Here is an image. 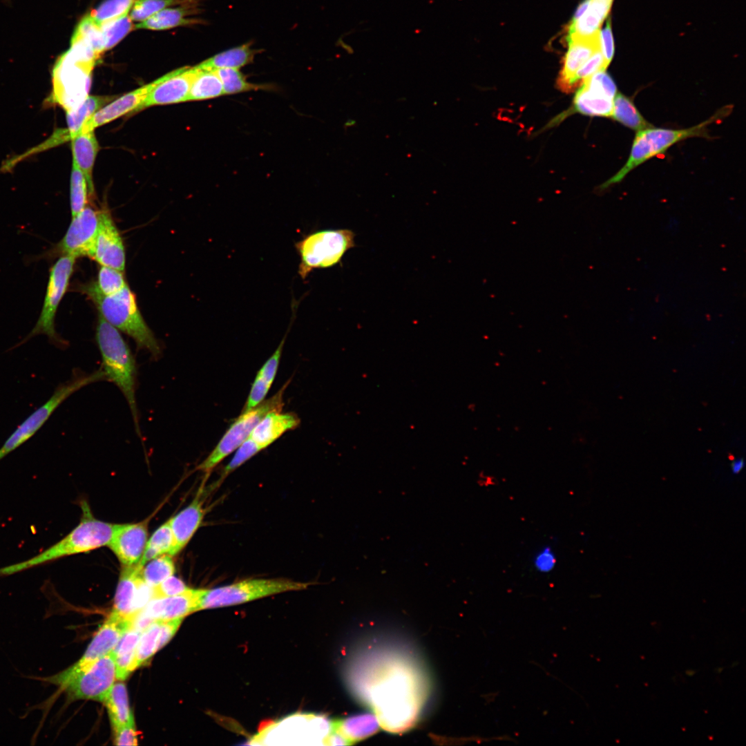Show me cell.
Returning a JSON list of instances; mask_svg holds the SVG:
<instances>
[{"instance_id":"cell-1","label":"cell","mask_w":746,"mask_h":746,"mask_svg":"<svg viewBox=\"0 0 746 746\" xmlns=\"http://www.w3.org/2000/svg\"><path fill=\"white\" fill-rule=\"evenodd\" d=\"M356 685L361 697L374 711L379 725L390 732L410 728L416 722L425 696L420 676L412 666L398 658H385L370 666Z\"/></svg>"},{"instance_id":"cell-2","label":"cell","mask_w":746,"mask_h":746,"mask_svg":"<svg viewBox=\"0 0 746 746\" xmlns=\"http://www.w3.org/2000/svg\"><path fill=\"white\" fill-rule=\"evenodd\" d=\"M81 508L79 523L66 536L32 557L0 568V576L13 575L59 558L108 546L114 524L95 517L85 501L81 502Z\"/></svg>"},{"instance_id":"cell-3","label":"cell","mask_w":746,"mask_h":746,"mask_svg":"<svg viewBox=\"0 0 746 746\" xmlns=\"http://www.w3.org/2000/svg\"><path fill=\"white\" fill-rule=\"evenodd\" d=\"M96 341L106 379L123 393L131 409L135 430L140 435L135 397L137 367L134 356L118 329L100 315L96 327Z\"/></svg>"},{"instance_id":"cell-4","label":"cell","mask_w":746,"mask_h":746,"mask_svg":"<svg viewBox=\"0 0 746 746\" xmlns=\"http://www.w3.org/2000/svg\"><path fill=\"white\" fill-rule=\"evenodd\" d=\"M84 289L108 323L131 337L139 348L148 351L153 358L160 356L162 348L143 318L128 285L110 296L100 294L93 284Z\"/></svg>"},{"instance_id":"cell-5","label":"cell","mask_w":746,"mask_h":746,"mask_svg":"<svg viewBox=\"0 0 746 746\" xmlns=\"http://www.w3.org/2000/svg\"><path fill=\"white\" fill-rule=\"evenodd\" d=\"M731 111L729 106L723 107L708 119L688 128L671 129L651 126L638 131L627 162L600 189L603 190L620 182L633 169L650 158L663 153L678 142L694 137H709L707 126L728 115Z\"/></svg>"},{"instance_id":"cell-6","label":"cell","mask_w":746,"mask_h":746,"mask_svg":"<svg viewBox=\"0 0 746 746\" xmlns=\"http://www.w3.org/2000/svg\"><path fill=\"white\" fill-rule=\"evenodd\" d=\"M309 585V582L283 578H253L213 589H200L198 611L244 604L282 593L305 590Z\"/></svg>"},{"instance_id":"cell-7","label":"cell","mask_w":746,"mask_h":746,"mask_svg":"<svg viewBox=\"0 0 746 746\" xmlns=\"http://www.w3.org/2000/svg\"><path fill=\"white\" fill-rule=\"evenodd\" d=\"M354 246V233L349 229H325L308 233L295 243L300 258L298 273L305 280L315 269L338 264Z\"/></svg>"},{"instance_id":"cell-8","label":"cell","mask_w":746,"mask_h":746,"mask_svg":"<svg viewBox=\"0 0 746 746\" xmlns=\"http://www.w3.org/2000/svg\"><path fill=\"white\" fill-rule=\"evenodd\" d=\"M106 379L102 369L88 375H74L59 385L50 397L31 413L10 435L0 448V460L29 440L70 395L90 383Z\"/></svg>"},{"instance_id":"cell-9","label":"cell","mask_w":746,"mask_h":746,"mask_svg":"<svg viewBox=\"0 0 746 746\" xmlns=\"http://www.w3.org/2000/svg\"><path fill=\"white\" fill-rule=\"evenodd\" d=\"M75 262V257L63 255L50 267L44 300L39 318L30 333L13 348L19 347L31 338L40 334L47 336L50 343L58 347L66 346L67 343L56 332L55 321L58 306L68 288Z\"/></svg>"},{"instance_id":"cell-10","label":"cell","mask_w":746,"mask_h":746,"mask_svg":"<svg viewBox=\"0 0 746 746\" xmlns=\"http://www.w3.org/2000/svg\"><path fill=\"white\" fill-rule=\"evenodd\" d=\"M285 388L271 398L263 401L257 407L243 412L230 425L222 439L207 457L197 467L200 471L209 473L221 461L236 450L247 438L256 424L268 412L281 411Z\"/></svg>"},{"instance_id":"cell-11","label":"cell","mask_w":746,"mask_h":746,"mask_svg":"<svg viewBox=\"0 0 746 746\" xmlns=\"http://www.w3.org/2000/svg\"><path fill=\"white\" fill-rule=\"evenodd\" d=\"M131 626V621L111 612L99 627L84 656L75 664L44 680L61 689L69 680L88 669L102 657L113 651L123 633Z\"/></svg>"},{"instance_id":"cell-12","label":"cell","mask_w":746,"mask_h":746,"mask_svg":"<svg viewBox=\"0 0 746 746\" xmlns=\"http://www.w3.org/2000/svg\"><path fill=\"white\" fill-rule=\"evenodd\" d=\"M116 678V666L111 651L73 678L61 689L65 691L71 700L103 702Z\"/></svg>"},{"instance_id":"cell-13","label":"cell","mask_w":746,"mask_h":746,"mask_svg":"<svg viewBox=\"0 0 746 746\" xmlns=\"http://www.w3.org/2000/svg\"><path fill=\"white\" fill-rule=\"evenodd\" d=\"M576 92L574 111L589 116L611 117L617 87L605 70L585 78Z\"/></svg>"},{"instance_id":"cell-14","label":"cell","mask_w":746,"mask_h":746,"mask_svg":"<svg viewBox=\"0 0 746 746\" xmlns=\"http://www.w3.org/2000/svg\"><path fill=\"white\" fill-rule=\"evenodd\" d=\"M141 568L140 564L122 566L111 611L131 621L153 598L152 588L141 577Z\"/></svg>"},{"instance_id":"cell-15","label":"cell","mask_w":746,"mask_h":746,"mask_svg":"<svg viewBox=\"0 0 746 746\" xmlns=\"http://www.w3.org/2000/svg\"><path fill=\"white\" fill-rule=\"evenodd\" d=\"M99 227V211L90 206L76 214L63 238L58 243L56 250L75 258L87 256L92 258Z\"/></svg>"},{"instance_id":"cell-16","label":"cell","mask_w":746,"mask_h":746,"mask_svg":"<svg viewBox=\"0 0 746 746\" xmlns=\"http://www.w3.org/2000/svg\"><path fill=\"white\" fill-rule=\"evenodd\" d=\"M149 519L133 524H114L107 546L122 566L140 563L148 540Z\"/></svg>"},{"instance_id":"cell-17","label":"cell","mask_w":746,"mask_h":746,"mask_svg":"<svg viewBox=\"0 0 746 746\" xmlns=\"http://www.w3.org/2000/svg\"><path fill=\"white\" fill-rule=\"evenodd\" d=\"M92 259L100 265L121 271L125 268V250L122 236L106 209L99 211V227Z\"/></svg>"},{"instance_id":"cell-18","label":"cell","mask_w":746,"mask_h":746,"mask_svg":"<svg viewBox=\"0 0 746 746\" xmlns=\"http://www.w3.org/2000/svg\"><path fill=\"white\" fill-rule=\"evenodd\" d=\"M195 66L180 68L165 75L164 79L149 93L142 104L135 111L155 105H165L186 101L191 84L198 73Z\"/></svg>"},{"instance_id":"cell-19","label":"cell","mask_w":746,"mask_h":746,"mask_svg":"<svg viewBox=\"0 0 746 746\" xmlns=\"http://www.w3.org/2000/svg\"><path fill=\"white\" fill-rule=\"evenodd\" d=\"M200 589L191 588L186 592L172 597H153L136 615L153 622L183 619L198 611Z\"/></svg>"},{"instance_id":"cell-20","label":"cell","mask_w":746,"mask_h":746,"mask_svg":"<svg viewBox=\"0 0 746 746\" xmlns=\"http://www.w3.org/2000/svg\"><path fill=\"white\" fill-rule=\"evenodd\" d=\"M164 77L165 75L105 105L86 122L80 131H94L98 126L135 111L145 100L150 91Z\"/></svg>"},{"instance_id":"cell-21","label":"cell","mask_w":746,"mask_h":746,"mask_svg":"<svg viewBox=\"0 0 746 746\" xmlns=\"http://www.w3.org/2000/svg\"><path fill=\"white\" fill-rule=\"evenodd\" d=\"M568 48L564 58L563 68L557 85L564 92L572 91L571 81L575 72L598 50H600V31L587 37H567Z\"/></svg>"},{"instance_id":"cell-22","label":"cell","mask_w":746,"mask_h":746,"mask_svg":"<svg viewBox=\"0 0 746 746\" xmlns=\"http://www.w3.org/2000/svg\"><path fill=\"white\" fill-rule=\"evenodd\" d=\"M204 515L203 501L198 495L186 507L169 519L174 537L172 556L178 554L187 545L200 527Z\"/></svg>"},{"instance_id":"cell-23","label":"cell","mask_w":746,"mask_h":746,"mask_svg":"<svg viewBox=\"0 0 746 746\" xmlns=\"http://www.w3.org/2000/svg\"><path fill=\"white\" fill-rule=\"evenodd\" d=\"M300 422L298 417L294 413L271 411L256 424L249 437L263 450L285 432L296 429Z\"/></svg>"},{"instance_id":"cell-24","label":"cell","mask_w":746,"mask_h":746,"mask_svg":"<svg viewBox=\"0 0 746 746\" xmlns=\"http://www.w3.org/2000/svg\"><path fill=\"white\" fill-rule=\"evenodd\" d=\"M199 2L162 10L146 20L135 24L137 29L162 30L200 23L193 18L199 13Z\"/></svg>"},{"instance_id":"cell-25","label":"cell","mask_w":746,"mask_h":746,"mask_svg":"<svg viewBox=\"0 0 746 746\" xmlns=\"http://www.w3.org/2000/svg\"><path fill=\"white\" fill-rule=\"evenodd\" d=\"M73 162L80 169L85 176L88 193L94 195L93 169L97 152L99 149L94 131H79L71 139Z\"/></svg>"},{"instance_id":"cell-26","label":"cell","mask_w":746,"mask_h":746,"mask_svg":"<svg viewBox=\"0 0 746 746\" xmlns=\"http://www.w3.org/2000/svg\"><path fill=\"white\" fill-rule=\"evenodd\" d=\"M379 727L375 715L362 714L332 720V731L341 736L347 745L361 740L376 732Z\"/></svg>"},{"instance_id":"cell-27","label":"cell","mask_w":746,"mask_h":746,"mask_svg":"<svg viewBox=\"0 0 746 746\" xmlns=\"http://www.w3.org/2000/svg\"><path fill=\"white\" fill-rule=\"evenodd\" d=\"M613 0H590L585 12L577 20L571 21L567 37H587L599 31L607 17Z\"/></svg>"},{"instance_id":"cell-28","label":"cell","mask_w":746,"mask_h":746,"mask_svg":"<svg viewBox=\"0 0 746 746\" xmlns=\"http://www.w3.org/2000/svg\"><path fill=\"white\" fill-rule=\"evenodd\" d=\"M141 633L131 627L128 628L113 650L118 680L126 679L137 668L136 649Z\"/></svg>"},{"instance_id":"cell-29","label":"cell","mask_w":746,"mask_h":746,"mask_svg":"<svg viewBox=\"0 0 746 746\" xmlns=\"http://www.w3.org/2000/svg\"><path fill=\"white\" fill-rule=\"evenodd\" d=\"M256 50L246 44L220 52L196 66L201 70H215L220 68H238L245 66L254 60Z\"/></svg>"},{"instance_id":"cell-30","label":"cell","mask_w":746,"mask_h":746,"mask_svg":"<svg viewBox=\"0 0 746 746\" xmlns=\"http://www.w3.org/2000/svg\"><path fill=\"white\" fill-rule=\"evenodd\" d=\"M115 96L87 95L75 108L66 111V132L70 140L82 129L86 122Z\"/></svg>"},{"instance_id":"cell-31","label":"cell","mask_w":746,"mask_h":746,"mask_svg":"<svg viewBox=\"0 0 746 746\" xmlns=\"http://www.w3.org/2000/svg\"><path fill=\"white\" fill-rule=\"evenodd\" d=\"M103 702L106 707L113 729L134 724L126 688L124 683L114 684Z\"/></svg>"},{"instance_id":"cell-32","label":"cell","mask_w":746,"mask_h":746,"mask_svg":"<svg viewBox=\"0 0 746 746\" xmlns=\"http://www.w3.org/2000/svg\"><path fill=\"white\" fill-rule=\"evenodd\" d=\"M611 117L625 126L639 131L651 126L637 109L631 99L619 93L613 99Z\"/></svg>"},{"instance_id":"cell-33","label":"cell","mask_w":746,"mask_h":746,"mask_svg":"<svg viewBox=\"0 0 746 746\" xmlns=\"http://www.w3.org/2000/svg\"><path fill=\"white\" fill-rule=\"evenodd\" d=\"M198 69L186 101L209 99L224 95L222 84L216 72Z\"/></svg>"},{"instance_id":"cell-34","label":"cell","mask_w":746,"mask_h":746,"mask_svg":"<svg viewBox=\"0 0 746 746\" xmlns=\"http://www.w3.org/2000/svg\"><path fill=\"white\" fill-rule=\"evenodd\" d=\"M173 547L174 537L169 519L161 525L147 540L139 564L142 566L149 561L160 555L165 554L171 555Z\"/></svg>"},{"instance_id":"cell-35","label":"cell","mask_w":746,"mask_h":746,"mask_svg":"<svg viewBox=\"0 0 746 746\" xmlns=\"http://www.w3.org/2000/svg\"><path fill=\"white\" fill-rule=\"evenodd\" d=\"M173 556L165 554L157 557L143 565L140 575L143 581L150 587L157 586L175 572Z\"/></svg>"},{"instance_id":"cell-36","label":"cell","mask_w":746,"mask_h":746,"mask_svg":"<svg viewBox=\"0 0 746 746\" xmlns=\"http://www.w3.org/2000/svg\"><path fill=\"white\" fill-rule=\"evenodd\" d=\"M198 2V0H135L129 16L133 21L141 22L165 8Z\"/></svg>"},{"instance_id":"cell-37","label":"cell","mask_w":746,"mask_h":746,"mask_svg":"<svg viewBox=\"0 0 746 746\" xmlns=\"http://www.w3.org/2000/svg\"><path fill=\"white\" fill-rule=\"evenodd\" d=\"M215 71L222 82L224 94L226 95L270 88L265 85L247 82V78L238 68H220Z\"/></svg>"},{"instance_id":"cell-38","label":"cell","mask_w":746,"mask_h":746,"mask_svg":"<svg viewBox=\"0 0 746 746\" xmlns=\"http://www.w3.org/2000/svg\"><path fill=\"white\" fill-rule=\"evenodd\" d=\"M161 620L151 623L142 633L136 649L137 667L143 665L159 649Z\"/></svg>"},{"instance_id":"cell-39","label":"cell","mask_w":746,"mask_h":746,"mask_svg":"<svg viewBox=\"0 0 746 746\" xmlns=\"http://www.w3.org/2000/svg\"><path fill=\"white\" fill-rule=\"evenodd\" d=\"M73 35L87 43L99 58L105 51L101 26L93 19L90 13L82 18Z\"/></svg>"},{"instance_id":"cell-40","label":"cell","mask_w":746,"mask_h":746,"mask_svg":"<svg viewBox=\"0 0 746 746\" xmlns=\"http://www.w3.org/2000/svg\"><path fill=\"white\" fill-rule=\"evenodd\" d=\"M105 51L117 44L135 28L129 12L100 25Z\"/></svg>"},{"instance_id":"cell-41","label":"cell","mask_w":746,"mask_h":746,"mask_svg":"<svg viewBox=\"0 0 746 746\" xmlns=\"http://www.w3.org/2000/svg\"><path fill=\"white\" fill-rule=\"evenodd\" d=\"M88 185L84 175L73 162L70 176V209L72 216L85 208L88 202Z\"/></svg>"},{"instance_id":"cell-42","label":"cell","mask_w":746,"mask_h":746,"mask_svg":"<svg viewBox=\"0 0 746 746\" xmlns=\"http://www.w3.org/2000/svg\"><path fill=\"white\" fill-rule=\"evenodd\" d=\"M135 0H105L90 15L102 25L128 13Z\"/></svg>"},{"instance_id":"cell-43","label":"cell","mask_w":746,"mask_h":746,"mask_svg":"<svg viewBox=\"0 0 746 746\" xmlns=\"http://www.w3.org/2000/svg\"><path fill=\"white\" fill-rule=\"evenodd\" d=\"M93 285L102 295L110 296L120 291L127 284L121 271L101 265L97 283Z\"/></svg>"},{"instance_id":"cell-44","label":"cell","mask_w":746,"mask_h":746,"mask_svg":"<svg viewBox=\"0 0 746 746\" xmlns=\"http://www.w3.org/2000/svg\"><path fill=\"white\" fill-rule=\"evenodd\" d=\"M262 449L250 437L247 438L237 449L232 459L228 463V464L224 468L220 481L226 478L230 473L234 471L237 468L240 467L242 464L245 463L247 460L256 455L258 452Z\"/></svg>"},{"instance_id":"cell-45","label":"cell","mask_w":746,"mask_h":746,"mask_svg":"<svg viewBox=\"0 0 746 746\" xmlns=\"http://www.w3.org/2000/svg\"><path fill=\"white\" fill-rule=\"evenodd\" d=\"M608 66L606 64L600 50L595 52L592 56L575 72L572 81V90L582 81L595 73L605 70Z\"/></svg>"},{"instance_id":"cell-46","label":"cell","mask_w":746,"mask_h":746,"mask_svg":"<svg viewBox=\"0 0 746 746\" xmlns=\"http://www.w3.org/2000/svg\"><path fill=\"white\" fill-rule=\"evenodd\" d=\"M190 589L181 579L173 575L153 588V597L175 596L186 592Z\"/></svg>"},{"instance_id":"cell-47","label":"cell","mask_w":746,"mask_h":746,"mask_svg":"<svg viewBox=\"0 0 746 746\" xmlns=\"http://www.w3.org/2000/svg\"><path fill=\"white\" fill-rule=\"evenodd\" d=\"M270 388L271 385L257 374L242 412L250 410L260 405L264 401Z\"/></svg>"},{"instance_id":"cell-48","label":"cell","mask_w":746,"mask_h":746,"mask_svg":"<svg viewBox=\"0 0 746 746\" xmlns=\"http://www.w3.org/2000/svg\"><path fill=\"white\" fill-rule=\"evenodd\" d=\"M284 341L285 338L280 343L271 356L265 362L258 372V374L270 385H271L276 374Z\"/></svg>"},{"instance_id":"cell-49","label":"cell","mask_w":746,"mask_h":746,"mask_svg":"<svg viewBox=\"0 0 746 746\" xmlns=\"http://www.w3.org/2000/svg\"><path fill=\"white\" fill-rule=\"evenodd\" d=\"M600 50L607 66L612 60L614 54V44L610 20L600 32Z\"/></svg>"},{"instance_id":"cell-50","label":"cell","mask_w":746,"mask_h":746,"mask_svg":"<svg viewBox=\"0 0 746 746\" xmlns=\"http://www.w3.org/2000/svg\"><path fill=\"white\" fill-rule=\"evenodd\" d=\"M115 731L114 743L117 745H137V732L134 724L121 726L113 729Z\"/></svg>"},{"instance_id":"cell-51","label":"cell","mask_w":746,"mask_h":746,"mask_svg":"<svg viewBox=\"0 0 746 746\" xmlns=\"http://www.w3.org/2000/svg\"><path fill=\"white\" fill-rule=\"evenodd\" d=\"M183 619H174L170 620H161L159 649H162L166 644L175 635Z\"/></svg>"},{"instance_id":"cell-52","label":"cell","mask_w":746,"mask_h":746,"mask_svg":"<svg viewBox=\"0 0 746 746\" xmlns=\"http://www.w3.org/2000/svg\"><path fill=\"white\" fill-rule=\"evenodd\" d=\"M555 564V557L549 548L542 550L535 556L534 564L538 571L546 573L551 571Z\"/></svg>"},{"instance_id":"cell-53","label":"cell","mask_w":746,"mask_h":746,"mask_svg":"<svg viewBox=\"0 0 746 746\" xmlns=\"http://www.w3.org/2000/svg\"><path fill=\"white\" fill-rule=\"evenodd\" d=\"M589 1L590 0H584L583 2H582V3L578 6L577 9L576 10L572 21H575L578 19L585 12L589 6Z\"/></svg>"},{"instance_id":"cell-54","label":"cell","mask_w":746,"mask_h":746,"mask_svg":"<svg viewBox=\"0 0 746 746\" xmlns=\"http://www.w3.org/2000/svg\"><path fill=\"white\" fill-rule=\"evenodd\" d=\"M744 462L742 459H735L731 463V470L734 474L739 473L743 468Z\"/></svg>"},{"instance_id":"cell-55","label":"cell","mask_w":746,"mask_h":746,"mask_svg":"<svg viewBox=\"0 0 746 746\" xmlns=\"http://www.w3.org/2000/svg\"><path fill=\"white\" fill-rule=\"evenodd\" d=\"M696 671L693 669H688L686 671V674L689 676H691L695 674Z\"/></svg>"},{"instance_id":"cell-56","label":"cell","mask_w":746,"mask_h":746,"mask_svg":"<svg viewBox=\"0 0 746 746\" xmlns=\"http://www.w3.org/2000/svg\"><path fill=\"white\" fill-rule=\"evenodd\" d=\"M723 668H719V669H717L718 672H720V671H722V670H723Z\"/></svg>"}]
</instances>
